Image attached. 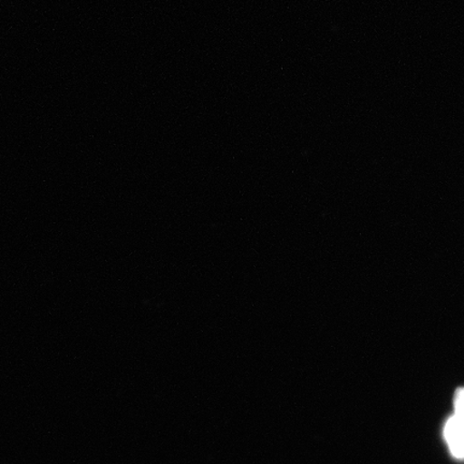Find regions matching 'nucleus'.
<instances>
[{
    "instance_id": "nucleus-2",
    "label": "nucleus",
    "mask_w": 464,
    "mask_h": 464,
    "mask_svg": "<svg viewBox=\"0 0 464 464\" xmlns=\"http://www.w3.org/2000/svg\"><path fill=\"white\" fill-rule=\"evenodd\" d=\"M454 415L464 421V388H460L455 393Z\"/></svg>"
},
{
    "instance_id": "nucleus-1",
    "label": "nucleus",
    "mask_w": 464,
    "mask_h": 464,
    "mask_svg": "<svg viewBox=\"0 0 464 464\" xmlns=\"http://www.w3.org/2000/svg\"><path fill=\"white\" fill-rule=\"evenodd\" d=\"M443 437L451 456L464 460V421L452 414L444 423Z\"/></svg>"
}]
</instances>
